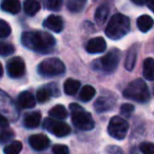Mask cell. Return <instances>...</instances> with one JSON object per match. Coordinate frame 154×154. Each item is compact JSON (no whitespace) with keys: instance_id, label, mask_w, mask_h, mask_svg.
<instances>
[{"instance_id":"836d02e7","label":"cell","mask_w":154,"mask_h":154,"mask_svg":"<svg viewBox=\"0 0 154 154\" xmlns=\"http://www.w3.org/2000/svg\"><path fill=\"white\" fill-rule=\"evenodd\" d=\"M52 151L54 154H69V148L64 145H55Z\"/></svg>"},{"instance_id":"ab89813d","label":"cell","mask_w":154,"mask_h":154,"mask_svg":"<svg viewBox=\"0 0 154 154\" xmlns=\"http://www.w3.org/2000/svg\"><path fill=\"white\" fill-rule=\"evenodd\" d=\"M94 1H98V0H94Z\"/></svg>"},{"instance_id":"8992f818","label":"cell","mask_w":154,"mask_h":154,"mask_svg":"<svg viewBox=\"0 0 154 154\" xmlns=\"http://www.w3.org/2000/svg\"><path fill=\"white\" fill-rule=\"evenodd\" d=\"M129 130V125L126 119L119 117V116H114L111 118L108 126V133L110 136L117 140H122L126 137Z\"/></svg>"},{"instance_id":"4fadbf2b","label":"cell","mask_w":154,"mask_h":154,"mask_svg":"<svg viewBox=\"0 0 154 154\" xmlns=\"http://www.w3.org/2000/svg\"><path fill=\"white\" fill-rule=\"evenodd\" d=\"M59 94V90L56 88V85L55 84H51V85H48L47 87H43V88L39 89L37 91V100L39 103H45L47 101L52 95H58Z\"/></svg>"},{"instance_id":"d6a6232c","label":"cell","mask_w":154,"mask_h":154,"mask_svg":"<svg viewBox=\"0 0 154 154\" xmlns=\"http://www.w3.org/2000/svg\"><path fill=\"white\" fill-rule=\"evenodd\" d=\"M133 111H134V107L130 103H125L120 107V113L124 115L125 117H130L132 115Z\"/></svg>"},{"instance_id":"cb8c5ba5","label":"cell","mask_w":154,"mask_h":154,"mask_svg":"<svg viewBox=\"0 0 154 154\" xmlns=\"http://www.w3.org/2000/svg\"><path fill=\"white\" fill-rule=\"evenodd\" d=\"M49 115L50 117L55 118V119H64L68 116V111L62 105H57L50 110Z\"/></svg>"},{"instance_id":"ba28073f","label":"cell","mask_w":154,"mask_h":154,"mask_svg":"<svg viewBox=\"0 0 154 154\" xmlns=\"http://www.w3.org/2000/svg\"><path fill=\"white\" fill-rule=\"evenodd\" d=\"M120 59V53L118 50L114 49L106 54L103 57L98 59L99 68L107 73H111L117 68Z\"/></svg>"},{"instance_id":"e575fe53","label":"cell","mask_w":154,"mask_h":154,"mask_svg":"<svg viewBox=\"0 0 154 154\" xmlns=\"http://www.w3.org/2000/svg\"><path fill=\"white\" fill-rule=\"evenodd\" d=\"M0 128H2V129L9 128V120L3 115H1V114H0Z\"/></svg>"},{"instance_id":"7c38bea8","label":"cell","mask_w":154,"mask_h":154,"mask_svg":"<svg viewBox=\"0 0 154 154\" xmlns=\"http://www.w3.org/2000/svg\"><path fill=\"white\" fill-rule=\"evenodd\" d=\"M43 26L49 29L50 31L55 33H59L63 30V20L61 17L56 15H50L47 19L43 21Z\"/></svg>"},{"instance_id":"83f0119b","label":"cell","mask_w":154,"mask_h":154,"mask_svg":"<svg viewBox=\"0 0 154 154\" xmlns=\"http://www.w3.org/2000/svg\"><path fill=\"white\" fill-rule=\"evenodd\" d=\"M15 52V48L13 45L8 42L0 41V55L1 56H9Z\"/></svg>"},{"instance_id":"d4e9b609","label":"cell","mask_w":154,"mask_h":154,"mask_svg":"<svg viewBox=\"0 0 154 154\" xmlns=\"http://www.w3.org/2000/svg\"><path fill=\"white\" fill-rule=\"evenodd\" d=\"M79 88H80V82L78 80L72 79V78L66 79L63 86L64 92L68 95H74L77 91L79 90Z\"/></svg>"},{"instance_id":"277c9868","label":"cell","mask_w":154,"mask_h":154,"mask_svg":"<svg viewBox=\"0 0 154 154\" xmlns=\"http://www.w3.org/2000/svg\"><path fill=\"white\" fill-rule=\"evenodd\" d=\"M124 97L137 103H146L149 100L150 93L146 82L143 79H135L128 85L124 91Z\"/></svg>"},{"instance_id":"603a6c76","label":"cell","mask_w":154,"mask_h":154,"mask_svg":"<svg viewBox=\"0 0 154 154\" xmlns=\"http://www.w3.org/2000/svg\"><path fill=\"white\" fill-rule=\"evenodd\" d=\"M87 5V0H68L66 8L71 13H79Z\"/></svg>"},{"instance_id":"ffe728a7","label":"cell","mask_w":154,"mask_h":154,"mask_svg":"<svg viewBox=\"0 0 154 154\" xmlns=\"http://www.w3.org/2000/svg\"><path fill=\"white\" fill-rule=\"evenodd\" d=\"M24 13L29 16H34L40 10V3L37 0H26L23 3Z\"/></svg>"},{"instance_id":"44dd1931","label":"cell","mask_w":154,"mask_h":154,"mask_svg":"<svg viewBox=\"0 0 154 154\" xmlns=\"http://www.w3.org/2000/svg\"><path fill=\"white\" fill-rule=\"evenodd\" d=\"M109 7L107 5H101L98 9L95 12V21L98 24H103L108 19V16H109Z\"/></svg>"},{"instance_id":"1f68e13d","label":"cell","mask_w":154,"mask_h":154,"mask_svg":"<svg viewBox=\"0 0 154 154\" xmlns=\"http://www.w3.org/2000/svg\"><path fill=\"white\" fill-rule=\"evenodd\" d=\"M139 149L143 154H154V143H141Z\"/></svg>"},{"instance_id":"30bf717a","label":"cell","mask_w":154,"mask_h":154,"mask_svg":"<svg viewBox=\"0 0 154 154\" xmlns=\"http://www.w3.org/2000/svg\"><path fill=\"white\" fill-rule=\"evenodd\" d=\"M107 49V43L103 37H95L88 41L86 45V50L90 54L103 53Z\"/></svg>"},{"instance_id":"5b68a950","label":"cell","mask_w":154,"mask_h":154,"mask_svg":"<svg viewBox=\"0 0 154 154\" xmlns=\"http://www.w3.org/2000/svg\"><path fill=\"white\" fill-rule=\"evenodd\" d=\"M66 66L58 58H49L43 60L38 66V73L42 76H55L64 73Z\"/></svg>"},{"instance_id":"e0dca14e","label":"cell","mask_w":154,"mask_h":154,"mask_svg":"<svg viewBox=\"0 0 154 154\" xmlns=\"http://www.w3.org/2000/svg\"><path fill=\"white\" fill-rule=\"evenodd\" d=\"M1 9L10 14H17L20 11L19 0H2Z\"/></svg>"},{"instance_id":"f1b7e54d","label":"cell","mask_w":154,"mask_h":154,"mask_svg":"<svg viewBox=\"0 0 154 154\" xmlns=\"http://www.w3.org/2000/svg\"><path fill=\"white\" fill-rule=\"evenodd\" d=\"M45 7L51 11H58L62 5V0H43Z\"/></svg>"},{"instance_id":"9c48e42d","label":"cell","mask_w":154,"mask_h":154,"mask_svg":"<svg viewBox=\"0 0 154 154\" xmlns=\"http://www.w3.org/2000/svg\"><path fill=\"white\" fill-rule=\"evenodd\" d=\"M7 69L8 74L12 78H18L21 77L26 72V64L21 57H14L7 63Z\"/></svg>"},{"instance_id":"9a60e30c","label":"cell","mask_w":154,"mask_h":154,"mask_svg":"<svg viewBox=\"0 0 154 154\" xmlns=\"http://www.w3.org/2000/svg\"><path fill=\"white\" fill-rule=\"evenodd\" d=\"M18 103L24 109H31V108L35 107V98L33 94H31L29 91H24V92L20 93L18 96Z\"/></svg>"},{"instance_id":"ac0fdd59","label":"cell","mask_w":154,"mask_h":154,"mask_svg":"<svg viewBox=\"0 0 154 154\" xmlns=\"http://www.w3.org/2000/svg\"><path fill=\"white\" fill-rule=\"evenodd\" d=\"M143 74L147 80H154V59L153 58H147L143 61Z\"/></svg>"},{"instance_id":"5bb4252c","label":"cell","mask_w":154,"mask_h":154,"mask_svg":"<svg viewBox=\"0 0 154 154\" xmlns=\"http://www.w3.org/2000/svg\"><path fill=\"white\" fill-rule=\"evenodd\" d=\"M137 52H138V45H132L128 51V54L126 56V61H125V66L128 71H132L134 69L137 59Z\"/></svg>"},{"instance_id":"f35d334b","label":"cell","mask_w":154,"mask_h":154,"mask_svg":"<svg viewBox=\"0 0 154 154\" xmlns=\"http://www.w3.org/2000/svg\"><path fill=\"white\" fill-rule=\"evenodd\" d=\"M2 74H3V69H2V64L0 63V77L2 76Z\"/></svg>"},{"instance_id":"f546056e","label":"cell","mask_w":154,"mask_h":154,"mask_svg":"<svg viewBox=\"0 0 154 154\" xmlns=\"http://www.w3.org/2000/svg\"><path fill=\"white\" fill-rule=\"evenodd\" d=\"M12 30L10 24L5 20L0 19V38H5L11 34Z\"/></svg>"},{"instance_id":"d6986e66","label":"cell","mask_w":154,"mask_h":154,"mask_svg":"<svg viewBox=\"0 0 154 154\" xmlns=\"http://www.w3.org/2000/svg\"><path fill=\"white\" fill-rule=\"evenodd\" d=\"M136 23H137V26H138L139 31L146 33V32H148V31L151 30V28L153 26V24H154V21H153V19L150 17V16L141 15L140 17H138Z\"/></svg>"},{"instance_id":"4dcf8cb0","label":"cell","mask_w":154,"mask_h":154,"mask_svg":"<svg viewBox=\"0 0 154 154\" xmlns=\"http://www.w3.org/2000/svg\"><path fill=\"white\" fill-rule=\"evenodd\" d=\"M14 136V132L9 128L5 129L2 132H0V143H7L8 140L12 139Z\"/></svg>"},{"instance_id":"8d00e7d4","label":"cell","mask_w":154,"mask_h":154,"mask_svg":"<svg viewBox=\"0 0 154 154\" xmlns=\"http://www.w3.org/2000/svg\"><path fill=\"white\" fill-rule=\"evenodd\" d=\"M131 1L137 5H147L148 0H131Z\"/></svg>"},{"instance_id":"3957f363","label":"cell","mask_w":154,"mask_h":154,"mask_svg":"<svg viewBox=\"0 0 154 154\" xmlns=\"http://www.w3.org/2000/svg\"><path fill=\"white\" fill-rule=\"evenodd\" d=\"M70 111L73 124L79 130L90 131L95 127V122L94 119L92 118V115L89 112H87L85 109H82L79 105L71 103Z\"/></svg>"},{"instance_id":"d590c367","label":"cell","mask_w":154,"mask_h":154,"mask_svg":"<svg viewBox=\"0 0 154 154\" xmlns=\"http://www.w3.org/2000/svg\"><path fill=\"white\" fill-rule=\"evenodd\" d=\"M108 151H109L110 154H122V149L118 147H109L108 148Z\"/></svg>"},{"instance_id":"52a82bcc","label":"cell","mask_w":154,"mask_h":154,"mask_svg":"<svg viewBox=\"0 0 154 154\" xmlns=\"http://www.w3.org/2000/svg\"><path fill=\"white\" fill-rule=\"evenodd\" d=\"M43 128L57 137L66 136L71 132L69 125L59 119H53L52 117H48L43 120Z\"/></svg>"},{"instance_id":"7a4b0ae2","label":"cell","mask_w":154,"mask_h":154,"mask_svg":"<svg viewBox=\"0 0 154 154\" xmlns=\"http://www.w3.org/2000/svg\"><path fill=\"white\" fill-rule=\"evenodd\" d=\"M130 31V19L122 14H115L110 18L105 33L112 40H118L126 36Z\"/></svg>"},{"instance_id":"6da1fadb","label":"cell","mask_w":154,"mask_h":154,"mask_svg":"<svg viewBox=\"0 0 154 154\" xmlns=\"http://www.w3.org/2000/svg\"><path fill=\"white\" fill-rule=\"evenodd\" d=\"M55 38L49 33L39 32H26L21 36V43L26 48L36 52H45L55 45Z\"/></svg>"},{"instance_id":"484cf974","label":"cell","mask_w":154,"mask_h":154,"mask_svg":"<svg viewBox=\"0 0 154 154\" xmlns=\"http://www.w3.org/2000/svg\"><path fill=\"white\" fill-rule=\"evenodd\" d=\"M22 150V143L19 140H15L5 147L3 152L5 154H19Z\"/></svg>"},{"instance_id":"74e56055","label":"cell","mask_w":154,"mask_h":154,"mask_svg":"<svg viewBox=\"0 0 154 154\" xmlns=\"http://www.w3.org/2000/svg\"><path fill=\"white\" fill-rule=\"evenodd\" d=\"M147 5H148V8H149V9L154 13V0H148Z\"/></svg>"},{"instance_id":"8fae6325","label":"cell","mask_w":154,"mask_h":154,"mask_svg":"<svg viewBox=\"0 0 154 154\" xmlns=\"http://www.w3.org/2000/svg\"><path fill=\"white\" fill-rule=\"evenodd\" d=\"M29 143L34 150L41 151V150H45L49 147L50 139L45 134H34L30 136Z\"/></svg>"},{"instance_id":"7402d4cb","label":"cell","mask_w":154,"mask_h":154,"mask_svg":"<svg viewBox=\"0 0 154 154\" xmlns=\"http://www.w3.org/2000/svg\"><path fill=\"white\" fill-rule=\"evenodd\" d=\"M41 120V114L39 112H33L30 113L29 115L26 116L24 118V126L26 128H36L39 126Z\"/></svg>"},{"instance_id":"2e32d148","label":"cell","mask_w":154,"mask_h":154,"mask_svg":"<svg viewBox=\"0 0 154 154\" xmlns=\"http://www.w3.org/2000/svg\"><path fill=\"white\" fill-rule=\"evenodd\" d=\"M114 107V101L109 97H99L94 103V108L97 112H106Z\"/></svg>"},{"instance_id":"4316f807","label":"cell","mask_w":154,"mask_h":154,"mask_svg":"<svg viewBox=\"0 0 154 154\" xmlns=\"http://www.w3.org/2000/svg\"><path fill=\"white\" fill-rule=\"evenodd\" d=\"M95 95V89L91 86H85L82 89L79 94V98L82 101H90Z\"/></svg>"}]
</instances>
